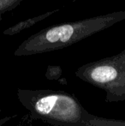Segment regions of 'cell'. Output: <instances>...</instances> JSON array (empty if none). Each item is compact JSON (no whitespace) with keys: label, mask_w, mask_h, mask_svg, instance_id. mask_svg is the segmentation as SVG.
Here are the masks:
<instances>
[{"label":"cell","mask_w":125,"mask_h":126,"mask_svg":"<svg viewBox=\"0 0 125 126\" xmlns=\"http://www.w3.org/2000/svg\"><path fill=\"white\" fill-rule=\"evenodd\" d=\"M0 111H1V109H0Z\"/></svg>","instance_id":"7"},{"label":"cell","mask_w":125,"mask_h":126,"mask_svg":"<svg viewBox=\"0 0 125 126\" xmlns=\"http://www.w3.org/2000/svg\"><path fill=\"white\" fill-rule=\"evenodd\" d=\"M124 19L125 11L120 10L52 25L26 39L16 48L14 55L15 57L32 56L69 47Z\"/></svg>","instance_id":"2"},{"label":"cell","mask_w":125,"mask_h":126,"mask_svg":"<svg viewBox=\"0 0 125 126\" xmlns=\"http://www.w3.org/2000/svg\"><path fill=\"white\" fill-rule=\"evenodd\" d=\"M75 75L105 91L106 102L125 100V50L114 56L85 63L75 70Z\"/></svg>","instance_id":"3"},{"label":"cell","mask_w":125,"mask_h":126,"mask_svg":"<svg viewBox=\"0 0 125 126\" xmlns=\"http://www.w3.org/2000/svg\"><path fill=\"white\" fill-rule=\"evenodd\" d=\"M17 99L33 118L55 126H125V120L92 114L62 90L18 88Z\"/></svg>","instance_id":"1"},{"label":"cell","mask_w":125,"mask_h":126,"mask_svg":"<svg viewBox=\"0 0 125 126\" xmlns=\"http://www.w3.org/2000/svg\"><path fill=\"white\" fill-rule=\"evenodd\" d=\"M23 0H0V18L3 14L10 12L18 7Z\"/></svg>","instance_id":"5"},{"label":"cell","mask_w":125,"mask_h":126,"mask_svg":"<svg viewBox=\"0 0 125 126\" xmlns=\"http://www.w3.org/2000/svg\"><path fill=\"white\" fill-rule=\"evenodd\" d=\"M63 70L60 66L49 65L45 72V77L48 80H59L62 76Z\"/></svg>","instance_id":"6"},{"label":"cell","mask_w":125,"mask_h":126,"mask_svg":"<svg viewBox=\"0 0 125 126\" xmlns=\"http://www.w3.org/2000/svg\"><path fill=\"white\" fill-rule=\"evenodd\" d=\"M57 11H58V10H52V11L46 12V13H45V14L40 15V16H35V17H33V18L26 19V20H24V21H22V22L16 23L15 25L10 27V28H8L7 29H5L4 31H3V34L4 35L17 34V33L23 31L24 29H26V28H31V27L33 26L34 24L38 23V22H41V21L45 20V19H46L47 17L50 16L51 15H52V14H54L55 12H57Z\"/></svg>","instance_id":"4"}]
</instances>
